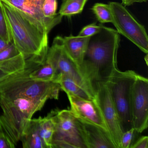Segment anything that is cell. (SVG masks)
Masks as SVG:
<instances>
[{"label":"cell","instance_id":"cell-1","mask_svg":"<svg viewBox=\"0 0 148 148\" xmlns=\"http://www.w3.org/2000/svg\"><path fill=\"white\" fill-rule=\"evenodd\" d=\"M120 41L116 30L102 24L100 31L90 37L80 68L95 92L98 83H107L118 70L117 57Z\"/></svg>","mask_w":148,"mask_h":148},{"label":"cell","instance_id":"cell-2","mask_svg":"<svg viewBox=\"0 0 148 148\" xmlns=\"http://www.w3.org/2000/svg\"><path fill=\"white\" fill-rule=\"evenodd\" d=\"M12 41L27 61L42 64L49 50L48 34L12 7L0 1Z\"/></svg>","mask_w":148,"mask_h":148},{"label":"cell","instance_id":"cell-3","mask_svg":"<svg viewBox=\"0 0 148 148\" xmlns=\"http://www.w3.org/2000/svg\"><path fill=\"white\" fill-rule=\"evenodd\" d=\"M41 64L31 63L23 72L0 86V97L8 99L25 97L46 101L49 99H58L61 90L58 83L39 81L29 77L32 71Z\"/></svg>","mask_w":148,"mask_h":148},{"label":"cell","instance_id":"cell-4","mask_svg":"<svg viewBox=\"0 0 148 148\" xmlns=\"http://www.w3.org/2000/svg\"><path fill=\"white\" fill-rule=\"evenodd\" d=\"M137 75L134 71H121L118 69L107 82L123 133L133 128L132 91Z\"/></svg>","mask_w":148,"mask_h":148},{"label":"cell","instance_id":"cell-5","mask_svg":"<svg viewBox=\"0 0 148 148\" xmlns=\"http://www.w3.org/2000/svg\"><path fill=\"white\" fill-rule=\"evenodd\" d=\"M51 112L55 123L52 148H88L80 123L70 110Z\"/></svg>","mask_w":148,"mask_h":148},{"label":"cell","instance_id":"cell-6","mask_svg":"<svg viewBox=\"0 0 148 148\" xmlns=\"http://www.w3.org/2000/svg\"><path fill=\"white\" fill-rule=\"evenodd\" d=\"M46 61L50 63L55 69L56 78L60 75L68 77L85 88L95 98V90L90 82L83 74L79 65L66 50L63 37L58 36L54 38L51 46L49 48Z\"/></svg>","mask_w":148,"mask_h":148},{"label":"cell","instance_id":"cell-7","mask_svg":"<svg viewBox=\"0 0 148 148\" xmlns=\"http://www.w3.org/2000/svg\"><path fill=\"white\" fill-rule=\"evenodd\" d=\"M112 23L119 34L124 36L145 53L148 54V37L145 27L122 4L110 2Z\"/></svg>","mask_w":148,"mask_h":148},{"label":"cell","instance_id":"cell-8","mask_svg":"<svg viewBox=\"0 0 148 148\" xmlns=\"http://www.w3.org/2000/svg\"><path fill=\"white\" fill-rule=\"evenodd\" d=\"M95 99L116 148H120V139L123 132L107 83L99 82L97 84L95 88Z\"/></svg>","mask_w":148,"mask_h":148},{"label":"cell","instance_id":"cell-9","mask_svg":"<svg viewBox=\"0 0 148 148\" xmlns=\"http://www.w3.org/2000/svg\"><path fill=\"white\" fill-rule=\"evenodd\" d=\"M131 110L133 128L141 133L148 125V79L138 74L132 91Z\"/></svg>","mask_w":148,"mask_h":148},{"label":"cell","instance_id":"cell-10","mask_svg":"<svg viewBox=\"0 0 148 148\" xmlns=\"http://www.w3.org/2000/svg\"><path fill=\"white\" fill-rule=\"evenodd\" d=\"M0 106L3 110L0 116V125L16 145L32 119L21 112L10 100L1 97Z\"/></svg>","mask_w":148,"mask_h":148},{"label":"cell","instance_id":"cell-11","mask_svg":"<svg viewBox=\"0 0 148 148\" xmlns=\"http://www.w3.org/2000/svg\"><path fill=\"white\" fill-rule=\"evenodd\" d=\"M12 7L25 16L31 22L49 34L58 25L44 17L42 5L45 0H0Z\"/></svg>","mask_w":148,"mask_h":148},{"label":"cell","instance_id":"cell-12","mask_svg":"<svg viewBox=\"0 0 148 148\" xmlns=\"http://www.w3.org/2000/svg\"><path fill=\"white\" fill-rule=\"evenodd\" d=\"M71 105L70 110L79 119L97 125L108 131L106 123L96 99L80 98L66 94Z\"/></svg>","mask_w":148,"mask_h":148},{"label":"cell","instance_id":"cell-13","mask_svg":"<svg viewBox=\"0 0 148 148\" xmlns=\"http://www.w3.org/2000/svg\"><path fill=\"white\" fill-rule=\"evenodd\" d=\"M77 118L80 123L88 148H116L109 132L97 125Z\"/></svg>","mask_w":148,"mask_h":148},{"label":"cell","instance_id":"cell-14","mask_svg":"<svg viewBox=\"0 0 148 148\" xmlns=\"http://www.w3.org/2000/svg\"><path fill=\"white\" fill-rule=\"evenodd\" d=\"M28 66L21 53L7 60L0 61V86L23 72Z\"/></svg>","mask_w":148,"mask_h":148},{"label":"cell","instance_id":"cell-15","mask_svg":"<svg viewBox=\"0 0 148 148\" xmlns=\"http://www.w3.org/2000/svg\"><path fill=\"white\" fill-rule=\"evenodd\" d=\"M90 38V37H79L73 35L63 38L66 50L79 67L83 62Z\"/></svg>","mask_w":148,"mask_h":148},{"label":"cell","instance_id":"cell-16","mask_svg":"<svg viewBox=\"0 0 148 148\" xmlns=\"http://www.w3.org/2000/svg\"><path fill=\"white\" fill-rule=\"evenodd\" d=\"M24 148H47L40 136L38 119H31L21 139Z\"/></svg>","mask_w":148,"mask_h":148},{"label":"cell","instance_id":"cell-17","mask_svg":"<svg viewBox=\"0 0 148 148\" xmlns=\"http://www.w3.org/2000/svg\"><path fill=\"white\" fill-rule=\"evenodd\" d=\"M55 82L59 84L61 90L65 92L66 94H71L80 98L88 100L95 99L85 88L65 75H59L56 78Z\"/></svg>","mask_w":148,"mask_h":148},{"label":"cell","instance_id":"cell-18","mask_svg":"<svg viewBox=\"0 0 148 148\" xmlns=\"http://www.w3.org/2000/svg\"><path fill=\"white\" fill-rule=\"evenodd\" d=\"M8 100L30 119H32L35 112L40 110L46 102L45 100L25 97H17Z\"/></svg>","mask_w":148,"mask_h":148},{"label":"cell","instance_id":"cell-19","mask_svg":"<svg viewBox=\"0 0 148 148\" xmlns=\"http://www.w3.org/2000/svg\"><path fill=\"white\" fill-rule=\"evenodd\" d=\"M38 119L40 136L47 148H52V141L55 130V123L51 112L47 116L40 117Z\"/></svg>","mask_w":148,"mask_h":148},{"label":"cell","instance_id":"cell-20","mask_svg":"<svg viewBox=\"0 0 148 148\" xmlns=\"http://www.w3.org/2000/svg\"><path fill=\"white\" fill-rule=\"evenodd\" d=\"M29 77L33 79L42 81H54L57 77L53 66L46 61L29 73Z\"/></svg>","mask_w":148,"mask_h":148},{"label":"cell","instance_id":"cell-21","mask_svg":"<svg viewBox=\"0 0 148 148\" xmlns=\"http://www.w3.org/2000/svg\"><path fill=\"white\" fill-rule=\"evenodd\" d=\"M87 0H65L62 5L58 13L62 17H71L81 13Z\"/></svg>","mask_w":148,"mask_h":148},{"label":"cell","instance_id":"cell-22","mask_svg":"<svg viewBox=\"0 0 148 148\" xmlns=\"http://www.w3.org/2000/svg\"><path fill=\"white\" fill-rule=\"evenodd\" d=\"M58 5L57 0H45L42 10L45 18L58 25L61 22L63 17L57 13Z\"/></svg>","mask_w":148,"mask_h":148},{"label":"cell","instance_id":"cell-23","mask_svg":"<svg viewBox=\"0 0 148 148\" xmlns=\"http://www.w3.org/2000/svg\"><path fill=\"white\" fill-rule=\"evenodd\" d=\"M90 9L100 24L112 23V17L109 4L95 3Z\"/></svg>","mask_w":148,"mask_h":148},{"label":"cell","instance_id":"cell-24","mask_svg":"<svg viewBox=\"0 0 148 148\" xmlns=\"http://www.w3.org/2000/svg\"><path fill=\"white\" fill-rule=\"evenodd\" d=\"M0 37L8 43H11L12 38L8 26L2 6L0 3Z\"/></svg>","mask_w":148,"mask_h":148},{"label":"cell","instance_id":"cell-25","mask_svg":"<svg viewBox=\"0 0 148 148\" xmlns=\"http://www.w3.org/2000/svg\"><path fill=\"white\" fill-rule=\"evenodd\" d=\"M101 29V24L98 25L97 23H92L82 28L77 36L79 37H90L98 33Z\"/></svg>","mask_w":148,"mask_h":148},{"label":"cell","instance_id":"cell-26","mask_svg":"<svg viewBox=\"0 0 148 148\" xmlns=\"http://www.w3.org/2000/svg\"><path fill=\"white\" fill-rule=\"evenodd\" d=\"M16 47L12 42L10 43L8 47L3 51L0 52V61L7 60L13 58L19 54Z\"/></svg>","mask_w":148,"mask_h":148},{"label":"cell","instance_id":"cell-27","mask_svg":"<svg viewBox=\"0 0 148 148\" xmlns=\"http://www.w3.org/2000/svg\"><path fill=\"white\" fill-rule=\"evenodd\" d=\"M136 131L133 128L123 133L120 142V148H129L131 145L132 142Z\"/></svg>","mask_w":148,"mask_h":148},{"label":"cell","instance_id":"cell-28","mask_svg":"<svg viewBox=\"0 0 148 148\" xmlns=\"http://www.w3.org/2000/svg\"><path fill=\"white\" fill-rule=\"evenodd\" d=\"M15 145L0 125V148H14Z\"/></svg>","mask_w":148,"mask_h":148},{"label":"cell","instance_id":"cell-29","mask_svg":"<svg viewBox=\"0 0 148 148\" xmlns=\"http://www.w3.org/2000/svg\"><path fill=\"white\" fill-rule=\"evenodd\" d=\"M131 148H148V137L143 136L131 145Z\"/></svg>","mask_w":148,"mask_h":148},{"label":"cell","instance_id":"cell-30","mask_svg":"<svg viewBox=\"0 0 148 148\" xmlns=\"http://www.w3.org/2000/svg\"><path fill=\"white\" fill-rule=\"evenodd\" d=\"M121 4L125 7L130 6L135 3L146 2L148 0H121Z\"/></svg>","mask_w":148,"mask_h":148},{"label":"cell","instance_id":"cell-31","mask_svg":"<svg viewBox=\"0 0 148 148\" xmlns=\"http://www.w3.org/2000/svg\"><path fill=\"white\" fill-rule=\"evenodd\" d=\"M10 43H8L0 37V52L7 48L10 45Z\"/></svg>","mask_w":148,"mask_h":148},{"label":"cell","instance_id":"cell-32","mask_svg":"<svg viewBox=\"0 0 148 148\" xmlns=\"http://www.w3.org/2000/svg\"><path fill=\"white\" fill-rule=\"evenodd\" d=\"M65 1V0H62V1Z\"/></svg>","mask_w":148,"mask_h":148}]
</instances>
